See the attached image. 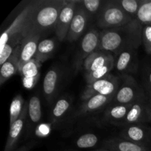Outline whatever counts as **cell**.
<instances>
[{
  "label": "cell",
  "mask_w": 151,
  "mask_h": 151,
  "mask_svg": "<svg viewBox=\"0 0 151 151\" xmlns=\"http://www.w3.org/2000/svg\"><path fill=\"white\" fill-rule=\"evenodd\" d=\"M28 117H29V128L28 131L30 134L32 128L36 127L41 119V105L40 99L36 95L32 96L28 103Z\"/></svg>",
  "instance_id": "44dd1931"
},
{
  "label": "cell",
  "mask_w": 151,
  "mask_h": 151,
  "mask_svg": "<svg viewBox=\"0 0 151 151\" xmlns=\"http://www.w3.org/2000/svg\"><path fill=\"white\" fill-rule=\"evenodd\" d=\"M105 3L106 1L102 0H83V1L78 0V4H81L88 12V14L91 15L99 13Z\"/></svg>",
  "instance_id": "f1b7e54d"
},
{
  "label": "cell",
  "mask_w": 151,
  "mask_h": 151,
  "mask_svg": "<svg viewBox=\"0 0 151 151\" xmlns=\"http://www.w3.org/2000/svg\"><path fill=\"white\" fill-rule=\"evenodd\" d=\"M60 81V72L53 68L46 74L43 81V91L47 101L51 102L55 96Z\"/></svg>",
  "instance_id": "2e32d148"
},
{
  "label": "cell",
  "mask_w": 151,
  "mask_h": 151,
  "mask_svg": "<svg viewBox=\"0 0 151 151\" xmlns=\"http://www.w3.org/2000/svg\"><path fill=\"white\" fill-rule=\"evenodd\" d=\"M142 41L146 52L151 55V25H147L143 27Z\"/></svg>",
  "instance_id": "f546056e"
},
{
  "label": "cell",
  "mask_w": 151,
  "mask_h": 151,
  "mask_svg": "<svg viewBox=\"0 0 151 151\" xmlns=\"http://www.w3.org/2000/svg\"><path fill=\"white\" fill-rule=\"evenodd\" d=\"M120 138L148 147L151 144V128L142 124L127 125L121 132Z\"/></svg>",
  "instance_id": "ba28073f"
},
{
  "label": "cell",
  "mask_w": 151,
  "mask_h": 151,
  "mask_svg": "<svg viewBox=\"0 0 151 151\" xmlns=\"http://www.w3.org/2000/svg\"><path fill=\"white\" fill-rule=\"evenodd\" d=\"M144 86L147 91V96L149 100H151V69H148L145 72L144 75Z\"/></svg>",
  "instance_id": "4dcf8cb0"
},
{
  "label": "cell",
  "mask_w": 151,
  "mask_h": 151,
  "mask_svg": "<svg viewBox=\"0 0 151 151\" xmlns=\"http://www.w3.org/2000/svg\"><path fill=\"white\" fill-rule=\"evenodd\" d=\"M119 84L118 78L109 74L102 79L87 85L86 88L83 92L81 99L86 101L96 95L114 97L119 87Z\"/></svg>",
  "instance_id": "5b68a950"
},
{
  "label": "cell",
  "mask_w": 151,
  "mask_h": 151,
  "mask_svg": "<svg viewBox=\"0 0 151 151\" xmlns=\"http://www.w3.org/2000/svg\"><path fill=\"white\" fill-rule=\"evenodd\" d=\"M88 17H89V14L88 12L81 4H78V5L75 9L73 19L71 23L70 28H69V32L66 37V39L69 42H73L81 37L83 31L85 30Z\"/></svg>",
  "instance_id": "9c48e42d"
},
{
  "label": "cell",
  "mask_w": 151,
  "mask_h": 151,
  "mask_svg": "<svg viewBox=\"0 0 151 151\" xmlns=\"http://www.w3.org/2000/svg\"><path fill=\"white\" fill-rule=\"evenodd\" d=\"M114 66L115 62L114 60H113V61L109 62V63L103 66V67L100 68V69H97V70L94 71V72H91V73L86 74V80L87 85L93 83L95 81L102 79L105 76L109 75L110 71L113 69Z\"/></svg>",
  "instance_id": "4316f807"
},
{
  "label": "cell",
  "mask_w": 151,
  "mask_h": 151,
  "mask_svg": "<svg viewBox=\"0 0 151 151\" xmlns=\"http://www.w3.org/2000/svg\"><path fill=\"white\" fill-rule=\"evenodd\" d=\"M150 113H151V100H150Z\"/></svg>",
  "instance_id": "836d02e7"
},
{
  "label": "cell",
  "mask_w": 151,
  "mask_h": 151,
  "mask_svg": "<svg viewBox=\"0 0 151 151\" xmlns=\"http://www.w3.org/2000/svg\"><path fill=\"white\" fill-rule=\"evenodd\" d=\"M21 53V44L15 49L10 58L1 65L0 70V85H3L10 77L19 72V63Z\"/></svg>",
  "instance_id": "9a60e30c"
},
{
  "label": "cell",
  "mask_w": 151,
  "mask_h": 151,
  "mask_svg": "<svg viewBox=\"0 0 151 151\" xmlns=\"http://www.w3.org/2000/svg\"><path fill=\"white\" fill-rule=\"evenodd\" d=\"M147 122H151V113L150 100L146 95L133 103L123 125H130Z\"/></svg>",
  "instance_id": "8992f818"
},
{
  "label": "cell",
  "mask_w": 151,
  "mask_h": 151,
  "mask_svg": "<svg viewBox=\"0 0 151 151\" xmlns=\"http://www.w3.org/2000/svg\"><path fill=\"white\" fill-rule=\"evenodd\" d=\"M134 19L142 27L151 25V0H142Z\"/></svg>",
  "instance_id": "603a6c76"
},
{
  "label": "cell",
  "mask_w": 151,
  "mask_h": 151,
  "mask_svg": "<svg viewBox=\"0 0 151 151\" xmlns=\"http://www.w3.org/2000/svg\"><path fill=\"white\" fill-rule=\"evenodd\" d=\"M41 35H29L23 39L21 43V53L19 63V72L27 62L34 58L38 49V44L41 41Z\"/></svg>",
  "instance_id": "8fae6325"
},
{
  "label": "cell",
  "mask_w": 151,
  "mask_h": 151,
  "mask_svg": "<svg viewBox=\"0 0 151 151\" xmlns=\"http://www.w3.org/2000/svg\"><path fill=\"white\" fill-rule=\"evenodd\" d=\"M65 0H37L28 22L24 38L35 34L41 35L55 29Z\"/></svg>",
  "instance_id": "7a4b0ae2"
},
{
  "label": "cell",
  "mask_w": 151,
  "mask_h": 151,
  "mask_svg": "<svg viewBox=\"0 0 151 151\" xmlns=\"http://www.w3.org/2000/svg\"><path fill=\"white\" fill-rule=\"evenodd\" d=\"M40 66L41 63L35 58H32L23 66L20 73L23 77V84L26 88H32L36 83V81L39 77Z\"/></svg>",
  "instance_id": "e0dca14e"
},
{
  "label": "cell",
  "mask_w": 151,
  "mask_h": 151,
  "mask_svg": "<svg viewBox=\"0 0 151 151\" xmlns=\"http://www.w3.org/2000/svg\"><path fill=\"white\" fill-rule=\"evenodd\" d=\"M100 42V32L97 29H91L83 38L81 44V49L78 56L76 67L83 64V62L91 53L97 50Z\"/></svg>",
  "instance_id": "30bf717a"
},
{
  "label": "cell",
  "mask_w": 151,
  "mask_h": 151,
  "mask_svg": "<svg viewBox=\"0 0 151 151\" xmlns=\"http://www.w3.org/2000/svg\"><path fill=\"white\" fill-rule=\"evenodd\" d=\"M132 104L113 105L107 109L104 114V119L110 123L122 124L127 114L132 107Z\"/></svg>",
  "instance_id": "d6986e66"
},
{
  "label": "cell",
  "mask_w": 151,
  "mask_h": 151,
  "mask_svg": "<svg viewBox=\"0 0 151 151\" xmlns=\"http://www.w3.org/2000/svg\"><path fill=\"white\" fill-rule=\"evenodd\" d=\"M28 114V103H25L23 111L22 114L17 119V120L12 125L10 126V132H9L8 138L6 142L4 151L14 150L19 138L23 133L24 128L26 124L27 118Z\"/></svg>",
  "instance_id": "7c38bea8"
},
{
  "label": "cell",
  "mask_w": 151,
  "mask_h": 151,
  "mask_svg": "<svg viewBox=\"0 0 151 151\" xmlns=\"http://www.w3.org/2000/svg\"><path fill=\"white\" fill-rule=\"evenodd\" d=\"M143 27L134 19L121 27L103 29L100 32V42L97 51L118 54L128 49H136L142 43Z\"/></svg>",
  "instance_id": "6da1fadb"
},
{
  "label": "cell",
  "mask_w": 151,
  "mask_h": 151,
  "mask_svg": "<svg viewBox=\"0 0 151 151\" xmlns=\"http://www.w3.org/2000/svg\"><path fill=\"white\" fill-rule=\"evenodd\" d=\"M98 142V138L94 134L88 133L81 135L76 141L77 147L79 148H90L94 147Z\"/></svg>",
  "instance_id": "83f0119b"
},
{
  "label": "cell",
  "mask_w": 151,
  "mask_h": 151,
  "mask_svg": "<svg viewBox=\"0 0 151 151\" xmlns=\"http://www.w3.org/2000/svg\"><path fill=\"white\" fill-rule=\"evenodd\" d=\"M55 50V38H47L42 40L38 44V49L34 58L41 64L52 55Z\"/></svg>",
  "instance_id": "7402d4cb"
},
{
  "label": "cell",
  "mask_w": 151,
  "mask_h": 151,
  "mask_svg": "<svg viewBox=\"0 0 151 151\" xmlns=\"http://www.w3.org/2000/svg\"><path fill=\"white\" fill-rule=\"evenodd\" d=\"M133 21L134 19L131 16L111 0L106 1L98 13L97 24L100 29H106L126 26Z\"/></svg>",
  "instance_id": "3957f363"
},
{
  "label": "cell",
  "mask_w": 151,
  "mask_h": 151,
  "mask_svg": "<svg viewBox=\"0 0 151 151\" xmlns=\"http://www.w3.org/2000/svg\"><path fill=\"white\" fill-rule=\"evenodd\" d=\"M114 60L111 53L105 51H96L91 53L83 62V68L86 74H89L106 64Z\"/></svg>",
  "instance_id": "4fadbf2b"
},
{
  "label": "cell",
  "mask_w": 151,
  "mask_h": 151,
  "mask_svg": "<svg viewBox=\"0 0 151 151\" xmlns=\"http://www.w3.org/2000/svg\"><path fill=\"white\" fill-rule=\"evenodd\" d=\"M114 97L96 95L84 101L79 110V114H87L103 108L105 105L112 101Z\"/></svg>",
  "instance_id": "ffe728a7"
},
{
  "label": "cell",
  "mask_w": 151,
  "mask_h": 151,
  "mask_svg": "<svg viewBox=\"0 0 151 151\" xmlns=\"http://www.w3.org/2000/svg\"><path fill=\"white\" fill-rule=\"evenodd\" d=\"M71 107V103L68 99L61 98L56 102L51 114L52 123H57L65 116Z\"/></svg>",
  "instance_id": "cb8c5ba5"
},
{
  "label": "cell",
  "mask_w": 151,
  "mask_h": 151,
  "mask_svg": "<svg viewBox=\"0 0 151 151\" xmlns=\"http://www.w3.org/2000/svg\"><path fill=\"white\" fill-rule=\"evenodd\" d=\"M146 95L144 90L132 76L125 75L112 102L114 105L132 104Z\"/></svg>",
  "instance_id": "277c9868"
},
{
  "label": "cell",
  "mask_w": 151,
  "mask_h": 151,
  "mask_svg": "<svg viewBox=\"0 0 151 151\" xmlns=\"http://www.w3.org/2000/svg\"><path fill=\"white\" fill-rule=\"evenodd\" d=\"M103 145L111 151H150L148 147L137 144L122 138H113L106 140Z\"/></svg>",
  "instance_id": "5bb4252c"
},
{
  "label": "cell",
  "mask_w": 151,
  "mask_h": 151,
  "mask_svg": "<svg viewBox=\"0 0 151 151\" xmlns=\"http://www.w3.org/2000/svg\"><path fill=\"white\" fill-rule=\"evenodd\" d=\"M135 50L134 49H128L119 53L115 63V67L117 72L125 73L131 72L136 67L137 55Z\"/></svg>",
  "instance_id": "ac0fdd59"
},
{
  "label": "cell",
  "mask_w": 151,
  "mask_h": 151,
  "mask_svg": "<svg viewBox=\"0 0 151 151\" xmlns=\"http://www.w3.org/2000/svg\"><path fill=\"white\" fill-rule=\"evenodd\" d=\"M77 5L78 1L76 0H65L64 6L60 11L55 27V35L59 41H63L67 37Z\"/></svg>",
  "instance_id": "52a82bcc"
},
{
  "label": "cell",
  "mask_w": 151,
  "mask_h": 151,
  "mask_svg": "<svg viewBox=\"0 0 151 151\" xmlns=\"http://www.w3.org/2000/svg\"><path fill=\"white\" fill-rule=\"evenodd\" d=\"M25 102L21 94H18L12 100L10 108V126L21 116L24 107Z\"/></svg>",
  "instance_id": "d4e9b609"
},
{
  "label": "cell",
  "mask_w": 151,
  "mask_h": 151,
  "mask_svg": "<svg viewBox=\"0 0 151 151\" xmlns=\"http://www.w3.org/2000/svg\"><path fill=\"white\" fill-rule=\"evenodd\" d=\"M96 151H111V150H108V149H106V150H96Z\"/></svg>",
  "instance_id": "d6a6232c"
},
{
  "label": "cell",
  "mask_w": 151,
  "mask_h": 151,
  "mask_svg": "<svg viewBox=\"0 0 151 151\" xmlns=\"http://www.w3.org/2000/svg\"><path fill=\"white\" fill-rule=\"evenodd\" d=\"M114 2L119 6L127 14L134 19L139 9L142 0H113Z\"/></svg>",
  "instance_id": "484cf974"
},
{
  "label": "cell",
  "mask_w": 151,
  "mask_h": 151,
  "mask_svg": "<svg viewBox=\"0 0 151 151\" xmlns=\"http://www.w3.org/2000/svg\"><path fill=\"white\" fill-rule=\"evenodd\" d=\"M35 145H36V143L35 142H31L27 143V144L24 145L22 146V147H19V148L16 149V150L13 151H29Z\"/></svg>",
  "instance_id": "1f68e13d"
}]
</instances>
